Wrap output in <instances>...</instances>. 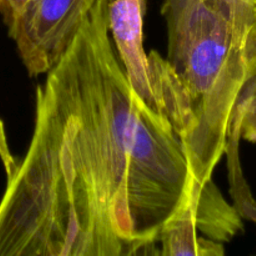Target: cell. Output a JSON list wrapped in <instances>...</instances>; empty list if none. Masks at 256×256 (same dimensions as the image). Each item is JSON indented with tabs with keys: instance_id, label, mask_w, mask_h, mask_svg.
I'll use <instances>...</instances> for the list:
<instances>
[{
	"instance_id": "1",
	"label": "cell",
	"mask_w": 256,
	"mask_h": 256,
	"mask_svg": "<svg viewBox=\"0 0 256 256\" xmlns=\"http://www.w3.org/2000/svg\"><path fill=\"white\" fill-rule=\"evenodd\" d=\"M109 4L98 0L38 86L24 156L0 146V256H122L190 206L209 239L236 222L219 189L200 194L178 132L128 82Z\"/></svg>"
},
{
	"instance_id": "2",
	"label": "cell",
	"mask_w": 256,
	"mask_h": 256,
	"mask_svg": "<svg viewBox=\"0 0 256 256\" xmlns=\"http://www.w3.org/2000/svg\"><path fill=\"white\" fill-rule=\"evenodd\" d=\"M168 58L188 108L182 144L202 195L226 150L235 109L256 76V42L202 0H162Z\"/></svg>"
},
{
	"instance_id": "3",
	"label": "cell",
	"mask_w": 256,
	"mask_h": 256,
	"mask_svg": "<svg viewBox=\"0 0 256 256\" xmlns=\"http://www.w3.org/2000/svg\"><path fill=\"white\" fill-rule=\"evenodd\" d=\"M98 0H30L8 26L30 76L48 74L62 59Z\"/></svg>"
},
{
	"instance_id": "4",
	"label": "cell",
	"mask_w": 256,
	"mask_h": 256,
	"mask_svg": "<svg viewBox=\"0 0 256 256\" xmlns=\"http://www.w3.org/2000/svg\"><path fill=\"white\" fill-rule=\"evenodd\" d=\"M145 0H110L109 30L128 82L142 102L159 112L144 49ZM160 114V112H159Z\"/></svg>"
},
{
	"instance_id": "5",
	"label": "cell",
	"mask_w": 256,
	"mask_h": 256,
	"mask_svg": "<svg viewBox=\"0 0 256 256\" xmlns=\"http://www.w3.org/2000/svg\"><path fill=\"white\" fill-rule=\"evenodd\" d=\"M240 142L242 138L239 132L236 130L230 132L226 150H225V155L228 158V170H229L230 194L234 202V208L240 216L256 225V200L242 172V162H240Z\"/></svg>"
},
{
	"instance_id": "6",
	"label": "cell",
	"mask_w": 256,
	"mask_h": 256,
	"mask_svg": "<svg viewBox=\"0 0 256 256\" xmlns=\"http://www.w3.org/2000/svg\"><path fill=\"white\" fill-rule=\"evenodd\" d=\"M169 256H198V208L190 206L162 232Z\"/></svg>"
},
{
	"instance_id": "7",
	"label": "cell",
	"mask_w": 256,
	"mask_h": 256,
	"mask_svg": "<svg viewBox=\"0 0 256 256\" xmlns=\"http://www.w3.org/2000/svg\"><path fill=\"white\" fill-rule=\"evenodd\" d=\"M225 18L242 36L256 42V0H202Z\"/></svg>"
},
{
	"instance_id": "8",
	"label": "cell",
	"mask_w": 256,
	"mask_h": 256,
	"mask_svg": "<svg viewBox=\"0 0 256 256\" xmlns=\"http://www.w3.org/2000/svg\"><path fill=\"white\" fill-rule=\"evenodd\" d=\"M235 115L239 119L242 140L256 144V76L242 92Z\"/></svg>"
},
{
	"instance_id": "9",
	"label": "cell",
	"mask_w": 256,
	"mask_h": 256,
	"mask_svg": "<svg viewBox=\"0 0 256 256\" xmlns=\"http://www.w3.org/2000/svg\"><path fill=\"white\" fill-rule=\"evenodd\" d=\"M122 256H169L162 234L154 239L140 240L130 245Z\"/></svg>"
},
{
	"instance_id": "10",
	"label": "cell",
	"mask_w": 256,
	"mask_h": 256,
	"mask_svg": "<svg viewBox=\"0 0 256 256\" xmlns=\"http://www.w3.org/2000/svg\"><path fill=\"white\" fill-rule=\"evenodd\" d=\"M29 2L30 0H0V15L6 26L22 14Z\"/></svg>"
},
{
	"instance_id": "11",
	"label": "cell",
	"mask_w": 256,
	"mask_h": 256,
	"mask_svg": "<svg viewBox=\"0 0 256 256\" xmlns=\"http://www.w3.org/2000/svg\"><path fill=\"white\" fill-rule=\"evenodd\" d=\"M198 256H226L224 244L205 236H198Z\"/></svg>"
}]
</instances>
